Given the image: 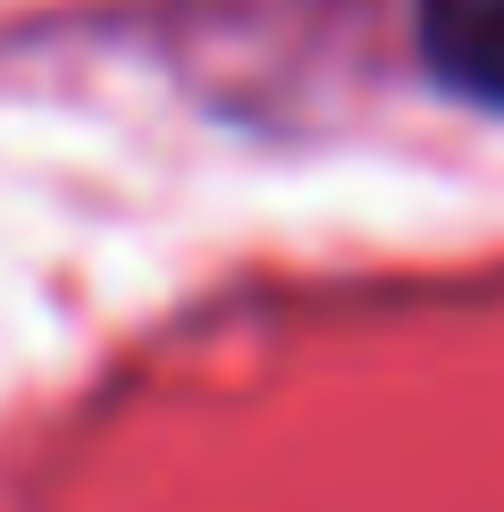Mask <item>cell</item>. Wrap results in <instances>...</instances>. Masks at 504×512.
<instances>
[{"label":"cell","instance_id":"cell-1","mask_svg":"<svg viewBox=\"0 0 504 512\" xmlns=\"http://www.w3.org/2000/svg\"><path fill=\"white\" fill-rule=\"evenodd\" d=\"M420 59L446 93L504 110V0H420Z\"/></svg>","mask_w":504,"mask_h":512}]
</instances>
